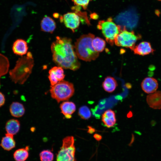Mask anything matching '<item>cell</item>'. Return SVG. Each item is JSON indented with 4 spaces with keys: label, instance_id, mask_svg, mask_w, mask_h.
I'll return each instance as SVG.
<instances>
[{
    "label": "cell",
    "instance_id": "obj_1",
    "mask_svg": "<svg viewBox=\"0 0 161 161\" xmlns=\"http://www.w3.org/2000/svg\"><path fill=\"white\" fill-rule=\"evenodd\" d=\"M74 48L70 38L57 36L51 45L54 62L64 69L73 71L78 69L80 64Z\"/></svg>",
    "mask_w": 161,
    "mask_h": 161
},
{
    "label": "cell",
    "instance_id": "obj_2",
    "mask_svg": "<svg viewBox=\"0 0 161 161\" xmlns=\"http://www.w3.org/2000/svg\"><path fill=\"white\" fill-rule=\"evenodd\" d=\"M34 65L32 55L28 52L26 56L19 58L14 68L10 71V79L15 83L24 84L31 74Z\"/></svg>",
    "mask_w": 161,
    "mask_h": 161
},
{
    "label": "cell",
    "instance_id": "obj_3",
    "mask_svg": "<svg viewBox=\"0 0 161 161\" xmlns=\"http://www.w3.org/2000/svg\"><path fill=\"white\" fill-rule=\"evenodd\" d=\"M95 35L92 33L83 35L78 38L75 43L74 48L78 57L86 61L95 60L99 53L95 50L92 45Z\"/></svg>",
    "mask_w": 161,
    "mask_h": 161
},
{
    "label": "cell",
    "instance_id": "obj_4",
    "mask_svg": "<svg viewBox=\"0 0 161 161\" xmlns=\"http://www.w3.org/2000/svg\"><path fill=\"white\" fill-rule=\"evenodd\" d=\"M51 87L50 92L51 96L58 103L68 100L74 93L73 84L63 80Z\"/></svg>",
    "mask_w": 161,
    "mask_h": 161
},
{
    "label": "cell",
    "instance_id": "obj_5",
    "mask_svg": "<svg viewBox=\"0 0 161 161\" xmlns=\"http://www.w3.org/2000/svg\"><path fill=\"white\" fill-rule=\"evenodd\" d=\"M97 27L101 30L106 41L111 46L114 45L115 38L122 28L120 26L117 25L113 21L111 17L108 18L106 20L99 21Z\"/></svg>",
    "mask_w": 161,
    "mask_h": 161
},
{
    "label": "cell",
    "instance_id": "obj_6",
    "mask_svg": "<svg viewBox=\"0 0 161 161\" xmlns=\"http://www.w3.org/2000/svg\"><path fill=\"white\" fill-rule=\"evenodd\" d=\"M141 37L133 31H129L125 27H122L120 33L116 37L114 44L117 46L129 48L132 50L136 41Z\"/></svg>",
    "mask_w": 161,
    "mask_h": 161
},
{
    "label": "cell",
    "instance_id": "obj_7",
    "mask_svg": "<svg viewBox=\"0 0 161 161\" xmlns=\"http://www.w3.org/2000/svg\"><path fill=\"white\" fill-rule=\"evenodd\" d=\"M74 141L72 136L63 139L62 146L57 155L56 161H75Z\"/></svg>",
    "mask_w": 161,
    "mask_h": 161
},
{
    "label": "cell",
    "instance_id": "obj_8",
    "mask_svg": "<svg viewBox=\"0 0 161 161\" xmlns=\"http://www.w3.org/2000/svg\"><path fill=\"white\" fill-rule=\"evenodd\" d=\"M63 22L65 26L73 32L78 28L80 23L79 16L76 13L68 12L63 16Z\"/></svg>",
    "mask_w": 161,
    "mask_h": 161
},
{
    "label": "cell",
    "instance_id": "obj_9",
    "mask_svg": "<svg viewBox=\"0 0 161 161\" xmlns=\"http://www.w3.org/2000/svg\"><path fill=\"white\" fill-rule=\"evenodd\" d=\"M63 69L60 66H55L52 67L49 70L48 78L51 86L63 80L65 75Z\"/></svg>",
    "mask_w": 161,
    "mask_h": 161
},
{
    "label": "cell",
    "instance_id": "obj_10",
    "mask_svg": "<svg viewBox=\"0 0 161 161\" xmlns=\"http://www.w3.org/2000/svg\"><path fill=\"white\" fill-rule=\"evenodd\" d=\"M143 90L147 94H151L157 91L158 84L157 81L152 77H147L144 78L141 83Z\"/></svg>",
    "mask_w": 161,
    "mask_h": 161
},
{
    "label": "cell",
    "instance_id": "obj_11",
    "mask_svg": "<svg viewBox=\"0 0 161 161\" xmlns=\"http://www.w3.org/2000/svg\"><path fill=\"white\" fill-rule=\"evenodd\" d=\"M146 101L149 106L155 109H161V91H156L146 97Z\"/></svg>",
    "mask_w": 161,
    "mask_h": 161
},
{
    "label": "cell",
    "instance_id": "obj_12",
    "mask_svg": "<svg viewBox=\"0 0 161 161\" xmlns=\"http://www.w3.org/2000/svg\"><path fill=\"white\" fill-rule=\"evenodd\" d=\"M132 50L135 54L142 56L148 55L154 51L150 43L147 41L140 42L135 46Z\"/></svg>",
    "mask_w": 161,
    "mask_h": 161
},
{
    "label": "cell",
    "instance_id": "obj_13",
    "mask_svg": "<svg viewBox=\"0 0 161 161\" xmlns=\"http://www.w3.org/2000/svg\"><path fill=\"white\" fill-rule=\"evenodd\" d=\"M28 47L27 42L24 40L17 39L14 42L12 50L13 53L17 55L22 56L26 54Z\"/></svg>",
    "mask_w": 161,
    "mask_h": 161
},
{
    "label": "cell",
    "instance_id": "obj_14",
    "mask_svg": "<svg viewBox=\"0 0 161 161\" xmlns=\"http://www.w3.org/2000/svg\"><path fill=\"white\" fill-rule=\"evenodd\" d=\"M102 121L104 125L107 128L113 127L116 122L114 112L111 109L105 111L102 115Z\"/></svg>",
    "mask_w": 161,
    "mask_h": 161
},
{
    "label": "cell",
    "instance_id": "obj_15",
    "mask_svg": "<svg viewBox=\"0 0 161 161\" xmlns=\"http://www.w3.org/2000/svg\"><path fill=\"white\" fill-rule=\"evenodd\" d=\"M41 27L42 31L52 33L56 28V23L51 18L46 16L41 21Z\"/></svg>",
    "mask_w": 161,
    "mask_h": 161
},
{
    "label": "cell",
    "instance_id": "obj_16",
    "mask_svg": "<svg viewBox=\"0 0 161 161\" xmlns=\"http://www.w3.org/2000/svg\"><path fill=\"white\" fill-rule=\"evenodd\" d=\"M61 112L67 119L70 118L72 114L75 111L76 107L75 104L70 101H64L60 106Z\"/></svg>",
    "mask_w": 161,
    "mask_h": 161
},
{
    "label": "cell",
    "instance_id": "obj_17",
    "mask_svg": "<svg viewBox=\"0 0 161 161\" xmlns=\"http://www.w3.org/2000/svg\"><path fill=\"white\" fill-rule=\"evenodd\" d=\"M0 145L4 150L9 151L15 147L16 142L13 135L6 133L1 140Z\"/></svg>",
    "mask_w": 161,
    "mask_h": 161
},
{
    "label": "cell",
    "instance_id": "obj_18",
    "mask_svg": "<svg viewBox=\"0 0 161 161\" xmlns=\"http://www.w3.org/2000/svg\"><path fill=\"white\" fill-rule=\"evenodd\" d=\"M9 111L11 115L16 117H22L25 113V109L23 105L18 102H13L10 105Z\"/></svg>",
    "mask_w": 161,
    "mask_h": 161
},
{
    "label": "cell",
    "instance_id": "obj_19",
    "mask_svg": "<svg viewBox=\"0 0 161 161\" xmlns=\"http://www.w3.org/2000/svg\"><path fill=\"white\" fill-rule=\"evenodd\" d=\"M20 128L19 121L16 119L9 120L6 123L5 129L7 133L14 135L19 131Z\"/></svg>",
    "mask_w": 161,
    "mask_h": 161
},
{
    "label": "cell",
    "instance_id": "obj_20",
    "mask_svg": "<svg viewBox=\"0 0 161 161\" xmlns=\"http://www.w3.org/2000/svg\"><path fill=\"white\" fill-rule=\"evenodd\" d=\"M117 86V83L115 79L111 76H108L104 79L102 83V86L106 92H113Z\"/></svg>",
    "mask_w": 161,
    "mask_h": 161
},
{
    "label": "cell",
    "instance_id": "obj_21",
    "mask_svg": "<svg viewBox=\"0 0 161 161\" xmlns=\"http://www.w3.org/2000/svg\"><path fill=\"white\" fill-rule=\"evenodd\" d=\"M29 148L28 146L25 148L17 150L13 154V157L16 161H25L29 156Z\"/></svg>",
    "mask_w": 161,
    "mask_h": 161
},
{
    "label": "cell",
    "instance_id": "obj_22",
    "mask_svg": "<svg viewBox=\"0 0 161 161\" xmlns=\"http://www.w3.org/2000/svg\"><path fill=\"white\" fill-rule=\"evenodd\" d=\"M9 67V62L8 59L5 55L0 53V79L2 76L7 73Z\"/></svg>",
    "mask_w": 161,
    "mask_h": 161
},
{
    "label": "cell",
    "instance_id": "obj_23",
    "mask_svg": "<svg viewBox=\"0 0 161 161\" xmlns=\"http://www.w3.org/2000/svg\"><path fill=\"white\" fill-rule=\"evenodd\" d=\"M92 45L96 51L98 52H101L105 48L106 43L103 39L96 37L93 38L92 41Z\"/></svg>",
    "mask_w": 161,
    "mask_h": 161
},
{
    "label": "cell",
    "instance_id": "obj_24",
    "mask_svg": "<svg viewBox=\"0 0 161 161\" xmlns=\"http://www.w3.org/2000/svg\"><path fill=\"white\" fill-rule=\"evenodd\" d=\"M78 114L82 119L84 120L89 119L91 116L89 109L85 106H83L79 108Z\"/></svg>",
    "mask_w": 161,
    "mask_h": 161
},
{
    "label": "cell",
    "instance_id": "obj_25",
    "mask_svg": "<svg viewBox=\"0 0 161 161\" xmlns=\"http://www.w3.org/2000/svg\"><path fill=\"white\" fill-rule=\"evenodd\" d=\"M41 161H52L54 158L53 153L49 150L42 151L39 155Z\"/></svg>",
    "mask_w": 161,
    "mask_h": 161
},
{
    "label": "cell",
    "instance_id": "obj_26",
    "mask_svg": "<svg viewBox=\"0 0 161 161\" xmlns=\"http://www.w3.org/2000/svg\"><path fill=\"white\" fill-rule=\"evenodd\" d=\"M77 6L81 7L84 9L87 8L88 5L92 0H72Z\"/></svg>",
    "mask_w": 161,
    "mask_h": 161
},
{
    "label": "cell",
    "instance_id": "obj_27",
    "mask_svg": "<svg viewBox=\"0 0 161 161\" xmlns=\"http://www.w3.org/2000/svg\"><path fill=\"white\" fill-rule=\"evenodd\" d=\"M5 100V97L4 95L0 92V107H1L4 104Z\"/></svg>",
    "mask_w": 161,
    "mask_h": 161
},
{
    "label": "cell",
    "instance_id": "obj_28",
    "mask_svg": "<svg viewBox=\"0 0 161 161\" xmlns=\"http://www.w3.org/2000/svg\"><path fill=\"white\" fill-rule=\"evenodd\" d=\"M88 130L87 131L88 133L90 134H92L95 131V129L90 126H88L87 127Z\"/></svg>",
    "mask_w": 161,
    "mask_h": 161
},
{
    "label": "cell",
    "instance_id": "obj_29",
    "mask_svg": "<svg viewBox=\"0 0 161 161\" xmlns=\"http://www.w3.org/2000/svg\"><path fill=\"white\" fill-rule=\"evenodd\" d=\"M93 137L94 138L98 141L100 140L102 138V136L97 134H95Z\"/></svg>",
    "mask_w": 161,
    "mask_h": 161
},
{
    "label": "cell",
    "instance_id": "obj_30",
    "mask_svg": "<svg viewBox=\"0 0 161 161\" xmlns=\"http://www.w3.org/2000/svg\"><path fill=\"white\" fill-rule=\"evenodd\" d=\"M132 116V113L131 112H130L128 114L127 116L128 117H131Z\"/></svg>",
    "mask_w": 161,
    "mask_h": 161
},
{
    "label": "cell",
    "instance_id": "obj_31",
    "mask_svg": "<svg viewBox=\"0 0 161 161\" xmlns=\"http://www.w3.org/2000/svg\"><path fill=\"white\" fill-rule=\"evenodd\" d=\"M53 16L55 18H58L59 17V14L57 13H55L53 14Z\"/></svg>",
    "mask_w": 161,
    "mask_h": 161
},
{
    "label": "cell",
    "instance_id": "obj_32",
    "mask_svg": "<svg viewBox=\"0 0 161 161\" xmlns=\"http://www.w3.org/2000/svg\"><path fill=\"white\" fill-rule=\"evenodd\" d=\"M158 1H161V0H158Z\"/></svg>",
    "mask_w": 161,
    "mask_h": 161
}]
</instances>
